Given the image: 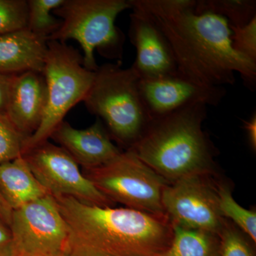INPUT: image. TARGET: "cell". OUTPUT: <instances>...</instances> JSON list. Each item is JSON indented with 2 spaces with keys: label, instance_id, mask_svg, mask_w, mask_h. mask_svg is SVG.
<instances>
[{
  "label": "cell",
  "instance_id": "cell-1",
  "mask_svg": "<svg viewBox=\"0 0 256 256\" xmlns=\"http://www.w3.org/2000/svg\"><path fill=\"white\" fill-rule=\"evenodd\" d=\"M131 8L150 15L174 54L178 74L198 85H234L238 73L252 92L256 64L232 47V30L226 18L195 12L196 0H129Z\"/></svg>",
  "mask_w": 256,
  "mask_h": 256
},
{
  "label": "cell",
  "instance_id": "cell-2",
  "mask_svg": "<svg viewBox=\"0 0 256 256\" xmlns=\"http://www.w3.org/2000/svg\"><path fill=\"white\" fill-rule=\"evenodd\" d=\"M54 198L68 227L66 249L112 256H159L172 242V225L168 217L128 207L96 206L70 196Z\"/></svg>",
  "mask_w": 256,
  "mask_h": 256
},
{
  "label": "cell",
  "instance_id": "cell-3",
  "mask_svg": "<svg viewBox=\"0 0 256 256\" xmlns=\"http://www.w3.org/2000/svg\"><path fill=\"white\" fill-rule=\"evenodd\" d=\"M206 118L207 106L202 104L154 118L130 150L169 184L213 174L215 148L202 127Z\"/></svg>",
  "mask_w": 256,
  "mask_h": 256
},
{
  "label": "cell",
  "instance_id": "cell-4",
  "mask_svg": "<svg viewBox=\"0 0 256 256\" xmlns=\"http://www.w3.org/2000/svg\"><path fill=\"white\" fill-rule=\"evenodd\" d=\"M140 78L132 67L121 62L98 66L92 87L82 102L96 114L118 142L128 150L140 139L152 117L140 90Z\"/></svg>",
  "mask_w": 256,
  "mask_h": 256
},
{
  "label": "cell",
  "instance_id": "cell-5",
  "mask_svg": "<svg viewBox=\"0 0 256 256\" xmlns=\"http://www.w3.org/2000/svg\"><path fill=\"white\" fill-rule=\"evenodd\" d=\"M127 10L129 0H65L53 11L62 24L48 41L75 40L82 48L84 67L96 72V50L108 60H122L126 36L116 20Z\"/></svg>",
  "mask_w": 256,
  "mask_h": 256
},
{
  "label": "cell",
  "instance_id": "cell-6",
  "mask_svg": "<svg viewBox=\"0 0 256 256\" xmlns=\"http://www.w3.org/2000/svg\"><path fill=\"white\" fill-rule=\"evenodd\" d=\"M43 74L48 94L46 112L36 132L26 139L23 154L48 141L70 109L85 99L95 78V72L84 67L78 50L57 41H47Z\"/></svg>",
  "mask_w": 256,
  "mask_h": 256
},
{
  "label": "cell",
  "instance_id": "cell-7",
  "mask_svg": "<svg viewBox=\"0 0 256 256\" xmlns=\"http://www.w3.org/2000/svg\"><path fill=\"white\" fill-rule=\"evenodd\" d=\"M84 174L98 190L114 203L166 216L162 195L168 182L143 162L130 150L122 152L107 164L84 169Z\"/></svg>",
  "mask_w": 256,
  "mask_h": 256
},
{
  "label": "cell",
  "instance_id": "cell-8",
  "mask_svg": "<svg viewBox=\"0 0 256 256\" xmlns=\"http://www.w3.org/2000/svg\"><path fill=\"white\" fill-rule=\"evenodd\" d=\"M10 228L18 256H48L68 244V225L50 194L13 210Z\"/></svg>",
  "mask_w": 256,
  "mask_h": 256
},
{
  "label": "cell",
  "instance_id": "cell-9",
  "mask_svg": "<svg viewBox=\"0 0 256 256\" xmlns=\"http://www.w3.org/2000/svg\"><path fill=\"white\" fill-rule=\"evenodd\" d=\"M22 156L35 178L52 196L73 197L98 206H114V202L82 174L78 163L62 146L46 141Z\"/></svg>",
  "mask_w": 256,
  "mask_h": 256
},
{
  "label": "cell",
  "instance_id": "cell-10",
  "mask_svg": "<svg viewBox=\"0 0 256 256\" xmlns=\"http://www.w3.org/2000/svg\"><path fill=\"white\" fill-rule=\"evenodd\" d=\"M162 204L172 225L220 236L225 220L218 207L216 188L208 175H195L166 184Z\"/></svg>",
  "mask_w": 256,
  "mask_h": 256
},
{
  "label": "cell",
  "instance_id": "cell-11",
  "mask_svg": "<svg viewBox=\"0 0 256 256\" xmlns=\"http://www.w3.org/2000/svg\"><path fill=\"white\" fill-rule=\"evenodd\" d=\"M131 10L129 37L136 50L133 70L141 80L178 75L174 54L159 26L146 12Z\"/></svg>",
  "mask_w": 256,
  "mask_h": 256
},
{
  "label": "cell",
  "instance_id": "cell-12",
  "mask_svg": "<svg viewBox=\"0 0 256 256\" xmlns=\"http://www.w3.org/2000/svg\"><path fill=\"white\" fill-rule=\"evenodd\" d=\"M140 90L152 118L192 104L218 106L226 95L223 86L198 85L180 75L141 80Z\"/></svg>",
  "mask_w": 256,
  "mask_h": 256
},
{
  "label": "cell",
  "instance_id": "cell-13",
  "mask_svg": "<svg viewBox=\"0 0 256 256\" xmlns=\"http://www.w3.org/2000/svg\"><path fill=\"white\" fill-rule=\"evenodd\" d=\"M50 138L60 144L84 169L107 164L122 152L112 142L99 118L85 129H76L64 120Z\"/></svg>",
  "mask_w": 256,
  "mask_h": 256
},
{
  "label": "cell",
  "instance_id": "cell-14",
  "mask_svg": "<svg viewBox=\"0 0 256 256\" xmlns=\"http://www.w3.org/2000/svg\"><path fill=\"white\" fill-rule=\"evenodd\" d=\"M47 86L43 73L26 72L15 76L6 114L26 138L34 134L46 112Z\"/></svg>",
  "mask_w": 256,
  "mask_h": 256
},
{
  "label": "cell",
  "instance_id": "cell-15",
  "mask_svg": "<svg viewBox=\"0 0 256 256\" xmlns=\"http://www.w3.org/2000/svg\"><path fill=\"white\" fill-rule=\"evenodd\" d=\"M47 40L26 30L0 35V74L43 73Z\"/></svg>",
  "mask_w": 256,
  "mask_h": 256
},
{
  "label": "cell",
  "instance_id": "cell-16",
  "mask_svg": "<svg viewBox=\"0 0 256 256\" xmlns=\"http://www.w3.org/2000/svg\"><path fill=\"white\" fill-rule=\"evenodd\" d=\"M0 193L12 210L50 194L22 156L0 164Z\"/></svg>",
  "mask_w": 256,
  "mask_h": 256
},
{
  "label": "cell",
  "instance_id": "cell-17",
  "mask_svg": "<svg viewBox=\"0 0 256 256\" xmlns=\"http://www.w3.org/2000/svg\"><path fill=\"white\" fill-rule=\"evenodd\" d=\"M172 228V242L159 256H218L220 244L217 234L176 225Z\"/></svg>",
  "mask_w": 256,
  "mask_h": 256
},
{
  "label": "cell",
  "instance_id": "cell-18",
  "mask_svg": "<svg viewBox=\"0 0 256 256\" xmlns=\"http://www.w3.org/2000/svg\"><path fill=\"white\" fill-rule=\"evenodd\" d=\"M195 12L210 13L228 21L229 26L242 28L256 18V0H196Z\"/></svg>",
  "mask_w": 256,
  "mask_h": 256
},
{
  "label": "cell",
  "instance_id": "cell-19",
  "mask_svg": "<svg viewBox=\"0 0 256 256\" xmlns=\"http://www.w3.org/2000/svg\"><path fill=\"white\" fill-rule=\"evenodd\" d=\"M65 0H28V30L48 41L60 28L62 21L54 16V10L60 8Z\"/></svg>",
  "mask_w": 256,
  "mask_h": 256
},
{
  "label": "cell",
  "instance_id": "cell-20",
  "mask_svg": "<svg viewBox=\"0 0 256 256\" xmlns=\"http://www.w3.org/2000/svg\"><path fill=\"white\" fill-rule=\"evenodd\" d=\"M218 207L222 216L232 220L240 230L256 242V213L239 205L232 196L230 188L224 184L216 186Z\"/></svg>",
  "mask_w": 256,
  "mask_h": 256
},
{
  "label": "cell",
  "instance_id": "cell-21",
  "mask_svg": "<svg viewBox=\"0 0 256 256\" xmlns=\"http://www.w3.org/2000/svg\"><path fill=\"white\" fill-rule=\"evenodd\" d=\"M26 139L8 116L0 112V164L22 156Z\"/></svg>",
  "mask_w": 256,
  "mask_h": 256
},
{
  "label": "cell",
  "instance_id": "cell-22",
  "mask_svg": "<svg viewBox=\"0 0 256 256\" xmlns=\"http://www.w3.org/2000/svg\"><path fill=\"white\" fill-rule=\"evenodd\" d=\"M26 0H0V35L28 28Z\"/></svg>",
  "mask_w": 256,
  "mask_h": 256
},
{
  "label": "cell",
  "instance_id": "cell-23",
  "mask_svg": "<svg viewBox=\"0 0 256 256\" xmlns=\"http://www.w3.org/2000/svg\"><path fill=\"white\" fill-rule=\"evenodd\" d=\"M230 28L234 50L244 58L256 64V18L242 28L230 26Z\"/></svg>",
  "mask_w": 256,
  "mask_h": 256
},
{
  "label": "cell",
  "instance_id": "cell-24",
  "mask_svg": "<svg viewBox=\"0 0 256 256\" xmlns=\"http://www.w3.org/2000/svg\"><path fill=\"white\" fill-rule=\"evenodd\" d=\"M220 237V256H252L246 240L233 226L225 222Z\"/></svg>",
  "mask_w": 256,
  "mask_h": 256
},
{
  "label": "cell",
  "instance_id": "cell-25",
  "mask_svg": "<svg viewBox=\"0 0 256 256\" xmlns=\"http://www.w3.org/2000/svg\"><path fill=\"white\" fill-rule=\"evenodd\" d=\"M0 256H18L10 227L0 222Z\"/></svg>",
  "mask_w": 256,
  "mask_h": 256
},
{
  "label": "cell",
  "instance_id": "cell-26",
  "mask_svg": "<svg viewBox=\"0 0 256 256\" xmlns=\"http://www.w3.org/2000/svg\"><path fill=\"white\" fill-rule=\"evenodd\" d=\"M15 76L0 74V112L1 114H6L10 90H11Z\"/></svg>",
  "mask_w": 256,
  "mask_h": 256
},
{
  "label": "cell",
  "instance_id": "cell-27",
  "mask_svg": "<svg viewBox=\"0 0 256 256\" xmlns=\"http://www.w3.org/2000/svg\"><path fill=\"white\" fill-rule=\"evenodd\" d=\"M244 129L247 133L248 140L250 148L254 151L256 150V114L254 112L250 118L244 120Z\"/></svg>",
  "mask_w": 256,
  "mask_h": 256
},
{
  "label": "cell",
  "instance_id": "cell-28",
  "mask_svg": "<svg viewBox=\"0 0 256 256\" xmlns=\"http://www.w3.org/2000/svg\"><path fill=\"white\" fill-rule=\"evenodd\" d=\"M12 210L0 193V222L6 224L9 227L10 222H11Z\"/></svg>",
  "mask_w": 256,
  "mask_h": 256
},
{
  "label": "cell",
  "instance_id": "cell-29",
  "mask_svg": "<svg viewBox=\"0 0 256 256\" xmlns=\"http://www.w3.org/2000/svg\"><path fill=\"white\" fill-rule=\"evenodd\" d=\"M66 252H68L70 256H112L100 255V254H94V252H86V250L77 248H67L66 249Z\"/></svg>",
  "mask_w": 256,
  "mask_h": 256
},
{
  "label": "cell",
  "instance_id": "cell-30",
  "mask_svg": "<svg viewBox=\"0 0 256 256\" xmlns=\"http://www.w3.org/2000/svg\"><path fill=\"white\" fill-rule=\"evenodd\" d=\"M48 256H70L68 252L66 250H62V252H57L56 254H52V255Z\"/></svg>",
  "mask_w": 256,
  "mask_h": 256
}]
</instances>
